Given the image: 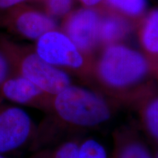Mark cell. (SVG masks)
I'll list each match as a JSON object with an SVG mask.
<instances>
[{
    "label": "cell",
    "mask_w": 158,
    "mask_h": 158,
    "mask_svg": "<svg viewBox=\"0 0 158 158\" xmlns=\"http://www.w3.org/2000/svg\"><path fill=\"white\" fill-rule=\"evenodd\" d=\"M152 73L155 71L143 54L124 45L113 44L94 62L92 78L115 100L130 105L147 90L141 84Z\"/></svg>",
    "instance_id": "6da1fadb"
},
{
    "label": "cell",
    "mask_w": 158,
    "mask_h": 158,
    "mask_svg": "<svg viewBox=\"0 0 158 158\" xmlns=\"http://www.w3.org/2000/svg\"><path fill=\"white\" fill-rule=\"evenodd\" d=\"M114 114L113 104L100 94L71 84L54 96L51 115L66 126L89 129L109 121Z\"/></svg>",
    "instance_id": "7a4b0ae2"
},
{
    "label": "cell",
    "mask_w": 158,
    "mask_h": 158,
    "mask_svg": "<svg viewBox=\"0 0 158 158\" xmlns=\"http://www.w3.org/2000/svg\"><path fill=\"white\" fill-rule=\"evenodd\" d=\"M0 48L8 59L12 74L28 79L51 95H56L71 85L68 73L45 62L35 51L2 35Z\"/></svg>",
    "instance_id": "3957f363"
},
{
    "label": "cell",
    "mask_w": 158,
    "mask_h": 158,
    "mask_svg": "<svg viewBox=\"0 0 158 158\" xmlns=\"http://www.w3.org/2000/svg\"><path fill=\"white\" fill-rule=\"evenodd\" d=\"M35 52L45 62L64 72L70 71L85 78L92 77L94 62L61 31L54 29L39 37Z\"/></svg>",
    "instance_id": "277c9868"
},
{
    "label": "cell",
    "mask_w": 158,
    "mask_h": 158,
    "mask_svg": "<svg viewBox=\"0 0 158 158\" xmlns=\"http://www.w3.org/2000/svg\"><path fill=\"white\" fill-rule=\"evenodd\" d=\"M0 27L29 40H37L54 30V19L25 3L0 11Z\"/></svg>",
    "instance_id": "5b68a950"
},
{
    "label": "cell",
    "mask_w": 158,
    "mask_h": 158,
    "mask_svg": "<svg viewBox=\"0 0 158 158\" xmlns=\"http://www.w3.org/2000/svg\"><path fill=\"white\" fill-rule=\"evenodd\" d=\"M35 132V124L24 110L0 102L1 155L21 148L32 138Z\"/></svg>",
    "instance_id": "8992f818"
},
{
    "label": "cell",
    "mask_w": 158,
    "mask_h": 158,
    "mask_svg": "<svg viewBox=\"0 0 158 158\" xmlns=\"http://www.w3.org/2000/svg\"><path fill=\"white\" fill-rule=\"evenodd\" d=\"M54 96L39 88L28 79L11 74L0 86V99L40 110L48 114L52 112Z\"/></svg>",
    "instance_id": "52a82bcc"
},
{
    "label": "cell",
    "mask_w": 158,
    "mask_h": 158,
    "mask_svg": "<svg viewBox=\"0 0 158 158\" xmlns=\"http://www.w3.org/2000/svg\"><path fill=\"white\" fill-rule=\"evenodd\" d=\"M100 18L92 8H82L69 15L65 23L66 35L83 54H90L99 40Z\"/></svg>",
    "instance_id": "ba28073f"
},
{
    "label": "cell",
    "mask_w": 158,
    "mask_h": 158,
    "mask_svg": "<svg viewBox=\"0 0 158 158\" xmlns=\"http://www.w3.org/2000/svg\"><path fill=\"white\" fill-rule=\"evenodd\" d=\"M114 152L112 158H157L131 127H122L113 134Z\"/></svg>",
    "instance_id": "9c48e42d"
},
{
    "label": "cell",
    "mask_w": 158,
    "mask_h": 158,
    "mask_svg": "<svg viewBox=\"0 0 158 158\" xmlns=\"http://www.w3.org/2000/svg\"><path fill=\"white\" fill-rule=\"evenodd\" d=\"M138 114L141 127L152 143L158 142V98L149 89L132 102Z\"/></svg>",
    "instance_id": "30bf717a"
},
{
    "label": "cell",
    "mask_w": 158,
    "mask_h": 158,
    "mask_svg": "<svg viewBox=\"0 0 158 158\" xmlns=\"http://www.w3.org/2000/svg\"><path fill=\"white\" fill-rule=\"evenodd\" d=\"M129 25L124 20L114 14L108 15L100 21L99 40L105 43H114L125 36Z\"/></svg>",
    "instance_id": "8fae6325"
},
{
    "label": "cell",
    "mask_w": 158,
    "mask_h": 158,
    "mask_svg": "<svg viewBox=\"0 0 158 158\" xmlns=\"http://www.w3.org/2000/svg\"><path fill=\"white\" fill-rule=\"evenodd\" d=\"M158 12L154 10L145 19L142 27L141 39L144 49L154 60L158 52Z\"/></svg>",
    "instance_id": "7c38bea8"
},
{
    "label": "cell",
    "mask_w": 158,
    "mask_h": 158,
    "mask_svg": "<svg viewBox=\"0 0 158 158\" xmlns=\"http://www.w3.org/2000/svg\"><path fill=\"white\" fill-rule=\"evenodd\" d=\"M78 144L75 140L64 141L53 149L38 152L30 158H78Z\"/></svg>",
    "instance_id": "4fadbf2b"
},
{
    "label": "cell",
    "mask_w": 158,
    "mask_h": 158,
    "mask_svg": "<svg viewBox=\"0 0 158 158\" xmlns=\"http://www.w3.org/2000/svg\"><path fill=\"white\" fill-rule=\"evenodd\" d=\"M108 5L129 16L141 15L147 7V0H107Z\"/></svg>",
    "instance_id": "5bb4252c"
},
{
    "label": "cell",
    "mask_w": 158,
    "mask_h": 158,
    "mask_svg": "<svg viewBox=\"0 0 158 158\" xmlns=\"http://www.w3.org/2000/svg\"><path fill=\"white\" fill-rule=\"evenodd\" d=\"M78 158H108L102 143L94 138H87L79 142Z\"/></svg>",
    "instance_id": "9a60e30c"
},
{
    "label": "cell",
    "mask_w": 158,
    "mask_h": 158,
    "mask_svg": "<svg viewBox=\"0 0 158 158\" xmlns=\"http://www.w3.org/2000/svg\"><path fill=\"white\" fill-rule=\"evenodd\" d=\"M73 0H45L47 10L51 14L64 15L70 11Z\"/></svg>",
    "instance_id": "2e32d148"
},
{
    "label": "cell",
    "mask_w": 158,
    "mask_h": 158,
    "mask_svg": "<svg viewBox=\"0 0 158 158\" xmlns=\"http://www.w3.org/2000/svg\"><path fill=\"white\" fill-rule=\"evenodd\" d=\"M11 74V68L8 59L0 48V86Z\"/></svg>",
    "instance_id": "e0dca14e"
},
{
    "label": "cell",
    "mask_w": 158,
    "mask_h": 158,
    "mask_svg": "<svg viewBox=\"0 0 158 158\" xmlns=\"http://www.w3.org/2000/svg\"><path fill=\"white\" fill-rule=\"evenodd\" d=\"M27 0H0V11L5 10L20 4L25 3Z\"/></svg>",
    "instance_id": "ac0fdd59"
},
{
    "label": "cell",
    "mask_w": 158,
    "mask_h": 158,
    "mask_svg": "<svg viewBox=\"0 0 158 158\" xmlns=\"http://www.w3.org/2000/svg\"><path fill=\"white\" fill-rule=\"evenodd\" d=\"M84 5L88 6V7H92V6L97 5L99 4L102 0H80Z\"/></svg>",
    "instance_id": "d6986e66"
},
{
    "label": "cell",
    "mask_w": 158,
    "mask_h": 158,
    "mask_svg": "<svg viewBox=\"0 0 158 158\" xmlns=\"http://www.w3.org/2000/svg\"><path fill=\"white\" fill-rule=\"evenodd\" d=\"M0 158H5V157H3V156H2V155H1V154H0Z\"/></svg>",
    "instance_id": "ffe728a7"
}]
</instances>
